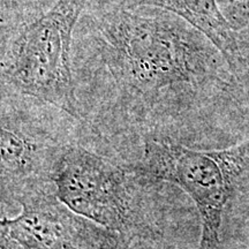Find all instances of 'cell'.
Here are the masks:
<instances>
[{"label": "cell", "instance_id": "obj_1", "mask_svg": "<svg viewBox=\"0 0 249 249\" xmlns=\"http://www.w3.org/2000/svg\"><path fill=\"white\" fill-rule=\"evenodd\" d=\"M83 17L90 74L134 116L181 107L218 79L209 38L170 12L90 0Z\"/></svg>", "mask_w": 249, "mask_h": 249}, {"label": "cell", "instance_id": "obj_2", "mask_svg": "<svg viewBox=\"0 0 249 249\" xmlns=\"http://www.w3.org/2000/svg\"><path fill=\"white\" fill-rule=\"evenodd\" d=\"M90 0H58L44 13L6 36L1 50V87L81 120L83 107L73 71V38Z\"/></svg>", "mask_w": 249, "mask_h": 249}, {"label": "cell", "instance_id": "obj_3", "mask_svg": "<svg viewBox=\"0 0 249 249\" xmlns=\"http://www.w3.org/2000/svg\"><path fill=\"white\" fill-rule=\"evenodd\" d=\"M139 176L180 187L201 218L198 249H219L225 208L249 171V139L223 150H194L166 136L148 135Z\"/></svg>", "mask_w": 249, "mask_h": 249}, {"label": "cell", "instance_id": "obj_4", "mask_svg": "<svg viewBox=\"0 0 249 249\" xmlns=\"http://www.w3.org/2000/svg\"><path fill=\"white\" fill-rule=\"evenodd\" d=\"M128 169L70 143L55 176V196L71 211L128 239L136 227V205Z\"/></svg>", "mask_w": 249, "mask_h": 249}, {"label": "cell", "instance_id": "obj_5", "mask_svg": "<svg viewBox=\"0 0 249 249\" xmlns=\"http://www.w3.org/2000/svg\"><path fill=\"white\" fill-rule=\"evenodd\" d=\"M70 142H62L40 121L2 91L0 156L1 194L20 203L55 192V176Z\"/></svg>", "mask_w": 249, "mask_h": 249}, {"label": "cell", "instance_id": "obj_6", "mask_svg": "<svg viewBox=\"0 0 249 249\" xmlns=\"http://www.w3.org/2000/svg\"><path fill=\"white\" fill-rule=\"evenodd\" d=\"M21 213L0 223L1 249H127L128 239L80 216L55 192L26 198Z\"/></svg>", "mask_w": 249, "mask_h": 249}, {"label": "cell", "instance_id": "obj_7", "mask_svg": "<svg viewBox=\"0 0 249 249\" xmlns=\"http://www.w3.org/2000/svg\"><path fill=\"white\" fill-rule=\"evenodd\" d=\"M126 7L157 8L170 12L200 30L219 50L233 71L240 68L242 54L238 37L216 0H114Z\"/></svg>", "mask_w": 249, "mask_h": 249}, {"label": "cell", "instance_id": "obj_8", "mask_svg": "<svg viewBox=\"0 0 249 249\" xmlns=\"http://www.w3.org/2000/svg\"><path fill=\"white\" fill-rule=\"evenodd\" d=\"M22 1L28 8L33 9L34 13L39 15L51 8L58 0H22Z\"/></svg>", "mask_w": 249, "mask_h": 249}, {"label": "cell", "instance_id": "obj_9", "mask_svg": "<svg viewBox=\"0 0 249 249\" xmlns=\"http://www.w3.org/2000/svg\"><path fill=\"white\" fill-rule=\"evenodd\" d=\"M239 9H240L242 13L249 18V0H244V1L239 5Z\"/></svg>", "mask_w": 249, "mask_h": 249}]
</instances>
